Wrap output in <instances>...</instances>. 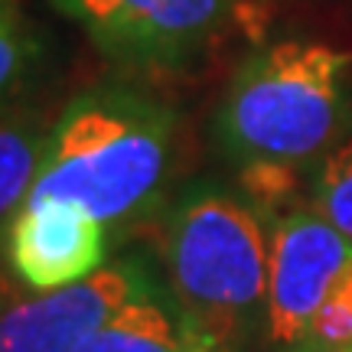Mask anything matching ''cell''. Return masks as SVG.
Segmentation results:
<instances>
[{"mask_svg":"<svg viewBox=\"0 0 352 352\" xmlns=\"http://www.w3.org/2000/svg\"><path fill=\"white\" fill-rule=\"evenodd\" d=\"M349 56L323 43H274L252 52L219 108V144L241 166L254 206L284 199L297 170L342 140Z\"/></svg>","mask_w":352,"mask_h":352,"instance_id":"cell-1","label":"cell"},{"mask_svg":"<svg viewBox=\"0 0 352 352\" xmlns=\"http://www.w3.org/2000/svg\"><path fill=\"white\" fill-rule=\"evenodd\" d=\"M176 166V118L160 101L98 88L52 121V144L30 199H65L118 232L151 215Z\"/></svg>","mask_w":352,"mask_h":352,"instance_id":"cell-2","label":"cell"},{"mask_svg":"<svg viewBox=\"0 0 352 352\" xmlns=\"http://www.w3.org/2000/svg\"><path fill=\"white\" fill-rule=\"evenodd\" d=\"M164 284L206 346L264 329L271 232L258 206L199 183L176 196L160 228Z\"/></svg>","mask_w":352,"mask_h":352,"instance_id":"cell-3","label":"cell"},{"mask_svg":"<svg viewBox=\"0 0 352 352\" xmlns=\"http://www.w3.org/2000/svg\"><path fill=\"white\" fill-rule=\"evenodd\" d=\"M104 56L138 69H176L245 23L248 0H50Z\"/></svg>","mask_w":352,"mask_h":352,"instance_id":"cell-4","label":"cell"},{"mask_svg":"<svg viewBox=\"0 0 352 352\" xmlns=\"http://www.w3.org/2000/svg\"><path fill=\"white\" fill-rule=\"evenodd\" d=\"M352 267V241L316 209H294L271 226L264 336L277 352H297L316 310Z\"/></svg>","mask_w":352,"mask_h":352,"instance_id":"cell-5","label":"cell"},{"mask_svg":"<svg viewBox=\"0 0 352 352\" xmlns=\"http://www.w3.org/2000/svg\"><path fill=\"white\" fill-rule=\"evenodd\" d=\"M157 287L147 261L118 258L69 287L16 294L0 307V352H76L118 307Z\"/></svg>","mask_w":352,"mask_h":352,"instance_id":"cell-6","label":"cell"},{"mask_svg":"<svg viewBox=\"0 0 352 352\" xmlns=\"http://www.w3.org/2000/svg\"><path fill=\"white\" fill-rule=\"evenodd\" d=\"M111 228L65 199H30L13 219L3 254L30 290L69 287L108 264Z\"/></svg>","mask_w":352,"mask_h":352,"instance_id":"cell-7","label":"cell"},{"mask_svg":"<svg viewBox=\"0 0 352 352\" xmlns=\"http://www.w3.org/2000/svg\"><path fill=\"white\" fill-rule=\"evenodd\" d=\"M202 346L164 284L118 307L76 352H196Z\"/></svg>","mask_w":352,"mask_h":352,"instance_id":"cell-8","label":"cell"},{"mask_svg":"<svg viewBox=\"0 0 352 352\" xmlns=\"http://www.w3.org/2000/svg\"><path fill=\"white\" fill-rule=\"evenodd\" d=\"M52 144V124L33 111H0V248L33 196Z\"/></svg>","mask_w":352,"mask_h":352,"instance_id":"cell-9","label":"cell"},{"mask_svg":"<svg viewBox=\"0 0 352 352\" xmlns=\"http://www.w3.org/2000/svg\"><path fill=\"white\" fill-rule=\"evenodd\" d=\"M314 209L352 241V134L320 160Z\"/></svg>","mask_w":352,"mask_h":352,"instance_id":"cell-10","label":"cell"},{"mask_svg":"<svg viewBox=\"0 0 352 352\" xmlns=\"http://www.w3.org/2000/svg\"><path fill=\"white\" fill-rule=\"evenodd\" d=\"M39 63V43L26 30V23L3 7L0 10V111L10 108V101L26 88Z\"/></svg>","mask_w":352,"mask_h":352,"instance_id":"cell-11","label":"cell"},{"mask_svg":"<svg viewBox=\"0 0 352 352\" xmlns=\"http://www.w3.org/2000/svg\"><path fill=\"white\" fill-rule=\"evenodd\" d=\"M352 346V267L329 290L297 352H329Z\"/></svg>","mask_w":352,"mask_h":352,"instance_id":"cell-12","label":"cell"},{"mask_svg":"<svg viewBox=\"0 0 352 352\" xmlns=\"http://www.w3.org/2000/svg\"><path fill=\"white\" fill-rule=\"evenodd\" d=\"M16 294H20V280H16V274L10 271L7 254H3V248H0V307H3V303H10Z\"/></svg>","mask_w":352,"mask_h":352,"instance_id":"cell-13","label":"cell"},{"mask_svg":"<svg viewBox=\"0 0 352 352\" xmlns=\"http://www.w3.org/2000/svg\"><path fill=\"white\" fill-rule=\"evenodd\" d=\"M196 352H219V349H212V346H202V349H196Z\"/></svg>","mask_w":352,"mask_h":352,"instance_id":"cell-14","label":"cell"},{"mask_svg":"<svg viewBox=\"0 0 352 352\" xmlns=\"http://www.w3.org/2000/svg\"><path fill=\"white\" fill-rule=\"evenodd\" d=\"M329 352H352V346H346V349H329Z\"/></svg>","mask_w":352,"mask_h":352,"instance_id":"cell-15","label":"cell"},{"mask_svg":"<svg viewBox=\"0 0 352 352\" xmlns=\"http://www.w3.org/2000/svg\"><path fill=\"white\" fill-rule=\"evenodd\" d=\"M3 7H10V3H7V0H0V10H3Z\"/></svg>","mask_w":352,"mask_h":352,"instance_id":"cell-16","label":"cell"}]
</instances>
